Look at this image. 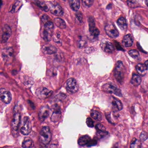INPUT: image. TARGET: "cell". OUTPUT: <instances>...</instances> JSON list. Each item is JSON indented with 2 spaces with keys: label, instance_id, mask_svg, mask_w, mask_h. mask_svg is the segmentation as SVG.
Wrapping results in <instances>:
<instances>
[{
  "label": "cell",
  "instance_id": "cell-1",
  "mask_svg": "<svg viewBox=\"0 0 148 148\" xmlns=\"http://www.w3.org/2000/svg\"><path fill=\"white\" fill-rule=\"evenodd\" d=\"M52 134L48 126H44L41 129L39 136V141L43 146L49 144L51 140Z\"/></svg>",
  "mask_w": 148,
  "mask_h": 148
},
{
  "label": "cell",
  "instance_id": "cell-2",
  "mask_svg": "<svg viewBox=\"0 0 148 148\" xmlns=\"http://www.w3.org/2000/svg\"><path fill=\"white\" fill-rule=\"evenodd\" d=\"M125 67L122 61H118L114 70V76L118 82L122 83L124 78Z\"/></svg>",
  "mask_w": 148,
  "mask_h": 148
},
{
  "label": "cell",
  "instance_id": "cell-3",
  "mask_svg": "<svg viewBox=\"0 0 148 148\" xmlns=\"http://www.w3.org/2000/svg\"><path fill=\"white\" fill-rule=\"evenodd\" d=\"M47 6L51 13L53 15L61 16L64 14L63 8L56 1H49L47 2Z\"/></svg>",
  "mask_w": 148,
  "mask_h": 148
},
{
  "label": "cell",
  "instance_id": "cell-4",
  "mask_svg": "<svg viewBox=\"0 0 148 148\" xmlns=\"http://www.w3.org/2000/svg\"><path fill=\"white\" fill-rule=\"evenodd\" d=\"M102 90L107 93L114 94L119 97H122L121 90L116 86L111 83L105 84L102 87Z\"/></svg>",
  "mask_w": 148,
  "mask_h": 148
},
{
  "label": "cell",
  "instance_id": "cell-5",
  "mask_svg": "<svg viewBox=\"0 0 148 148\" xmlns=\"http://www.w3.org/2000/svg\"><path fill=\"white\" fill-rule=\"evenodd\" d=\"M105 30L108 36L112 38H116L119 35L118 31L112 23H108L105 27Z\"/></svg>",
  "mask_w": 148,
  "mask_h": 148
},
{
  "label": "cell",
  "instance_id": "cell-6",
  "mask_svg": "<svg viewBox=\"0 0 148 148\" xmlns=\"http://www.w3.org/2000/svg\"><path fill=\"white\" fill-rule=\"evenodd\" d=\"M32 131V124L30 119L27 116L24 118L23 120V124L21 129V132L23 135H28L30 134Z\"/></svg>",
  "mask_w": 148,
  "mask_h": 148
},
{
  "label": "cell",
  "instance_id": "cell-7",
  "mask_svg": "<svg viewBox=\"0 0 148 148\" xmlns=\"http://www.w3.org/2000/svg\"><path fill=\"white\" fill-rule=\"evenodd\" d=\"M78 85L77 80L73 78L69 79L66 81V88L67 91L71 93H74L78 90Z\"/></svg>",
  "mask_w": 148,
  "mask_h": 148
},
{
  "label": "cell",
  "instance_id": "cell-8",
  "mask_svg": "<svg viewBox=\"0 0 148 148\" xmlns=\"http://www.w3.org/2000/svg\"><path fill=\"white\" fill-rule=\"evenodd\" d=\"M53 92L45 87H40L38 88L36 91V94L40 99H45L51 96Z\"/></svg>",
  "mask_w": 148,
  "mask_h": 148
},
{
  "label": "cell",
  "instance_id": "cell-9",
  "mask_svg": "<svg viewBox=\"0 0 148 148\" xmlns=\"http://www.w3.org/2000/svg\"><path fill=\"white\" fill-rule=\"evenodd\" d=\"M21 118V116L19 112H15L11 122V127L13 131L16 132L18 131L20 124Z\"/></svg>",
  "mask_w": 148,
  "mask_h": 148
},
{
  "label": "cell",
  "instance_id": "cell-10",
  "mask_svg": "<svg viewBox=\"0 0 148 148\" xmlns=\"http://www.w3.org/2000/svg\"><path fill=\"white\" fill-rule=\"evenodd\" d=\"M0 97L1 101L5 104H9L11 103L12 99V94L9 91L1 88L0 90Z\"/></svg>",
  "mask_w": 148,
  "mask_h": 148
},
{
  "label": "cell",
  "instance_id": "cell-11",
  "mask_svg": "<svg viewBox=\"0 0 148 148\" xmlns=\"http://www.w3.org/2000/svg\"><path fill=\"white\" fill-rule=\"evenodd\" d=\"M89 25V31L92 36L97 37L99 35V31L95 25V21L92 17H90L88 20Z\"/></svg>",
  "mask_w": 148,
  "mask_h": 148
},
{
  "label": "cell",
  "instance_id": "cell-12",
  "mask_svg": "<svg viewBox=\"0 0 148 148\" xmlns=\"http://www.w3.org/2000/svg\"><path fill=\"white\" fill-rule=\"evenodd\" d=\"M100 47L103 51L108 53H112L114 51V47L110 41L103 40L100 44Z\"/></svg>",
  "mask_w": 148,
  "mask_h": 148
},
{
  "label": "cell",
  "instance_id": "cell-13",
  "mask_svg": "<svg viewBox=\"0 0 148 148\" xmlns=\"http://www.w3.org/2000/svg\"><path fill=\"white\" fill-rule=\"evenodd\" d=\"M12 34L11 27L8 25H5L2 29V42L5 43L9 40Z\"/></svg>",
  "mask_w": 148,
  "mask_h": 148
},
{
  "label": "cell",
  "instance_id": "cell-14",
  "mask_svg": "<svg viewBox=\"0 0 148 148\" xmlns=\"http://www.w3.org/2000/svg\"><path fill=\"white\" fill-rule=\"evenodd\" d=\"M49 108L47 106L41 107L38 113V117L41 122H44L49 116Z\"/></svg>",
  "mask_w": 148,
  "mask_h": 148
},
{
  "label": "cell",
  "instance_id": "cell-15",
  "mask_svg": "<svg viewBox=\"0 0 148 148\" xmlns=\"http://www.w3.org/2000/svg\"><path fill=\"white\" fill-rule=\"evenodd\" d=\"M13 53V50L12 47H8L3 49L2 51V56L3 60L6 62L10 60Z\"/></svg>",
  "mask_w": 148,
  "mask_h": 148
},
{
  "label": "cell",
  "instance_id": "cell-16",
  "mask_svg": "<svg viewBox=\"0 0 148 148\" xmlns=\"http://www.w3.org/2000/svg\"><path fill=\"white\" fill-rule=\"evenodd\" d=\"M111 104L113 111H118L121 110L123 109V105L122 102L116 98L112 97Z\"/></svg>",
  "mask_w": 148,
  "mask_h": 148
},
{
  "label": "cell",
  "instance_id": "cell-17",
  "mask_svg": "<svg viewBox=\"0 0 148 148\" xmlns=\"http://www.w3.org/2000/svg\"><path fill=\"white\" fill-rule=\"evenodd\" d=\"M61 113L58 106H54V110L51 116V120L53 122H57L61 118Z\"/></svg>",
  "mask_w": 148,
  "mask_h": 148
},
{
  "label": "cell",
  "instance_id": "cell-18",
  "mask_svg": "<svg viewBox=\"0 0 148 148\" xmlns=\"http://www.w3.org/2000/svg\"><path fill=\"white\" fill-rule=\"evenodd\" d=\"M42 51L45 54L51 55L57 52V49L55 47L51 45H46L42 48Z\"/></svg>",
  "mask_w": 148,
  "mask_h": 148
},
{
  "label": "cell",
  "instance_id": "cell-19",
  "mask_svg": "<svg viewBox=\"0 0 148 148\" xmlns=\"http://www.w3.org/2000/svg\"><path fill=\"white\" fill-rule=\"evenodd\" d=\"M133 41L134 40L131 34H128L124 37L122 44L125 47H130L133 45Z\"/></svg>",
  "mask_w": 148,
  "mask_h": 148
},
{
  "label": "cell",
  "instance_id": "cell-20",
  "mask_svg": "<svg viewBox=\"0 0 148 148\" xmlns=\"http://www.w3.org/2000/svg\"><path fill=\"white\" fill-rule=\"evenodd\" d=\"M91 138L88 135H85L82 136L79 138L78 143L80 146H83L85 145H88L91 141Z\"/></svg>",
  "mask_w": 148,
  "mask_h": 148
},
{
  "label": "cell",
  "instance_id": "cell-21",
  "mask_svg": "<svg viewBox=\"0 0 148 148\" xmlns=\"http://www.w3.org/2000/svg\"><path fill=\"white\" fill-rule=\"evenodd\" d=\"M138 73L141 76H144L147 73L148 69L144 64H138L136 66Z\"/></svg>",
  "mask_w": 148,
  "mask_h": 148
},
{
  "label": "cell",
  "instance_id": "cell-22",
  "mask_svg": "<svg viewBox=\"0 0 148 148\" xmlns=\"http://www.w3.org/2000/svg\"><path fill=\"white\" fill-rule=\"evenodd\" d=\"M34 146V143L31 138L29 137L25 138L22 143V147L23 148H31Z\"/></svg>",
  "mask_w": 148,
  "mask_h": 148
},
{
  "label": "cell",
  "instance_id": "cell-23",
  "mask_svg": "<svg viewBox=\"0 0 148 148\" xmlns=\"http://www.w3.org/2000/svg\"><path fill=\"white\" fill-rule=\"evenodd\" d=\"M118 25L120 27V29L123 31H125L127 29V24L126 20L123 18L121 17L119 18L117 21Z\"/></svg>",
  "mask_w": 148,
  "mask_h": 148
},
{
  "label": "cell",
  "instance_id": "cell-24",
  "mask_svg": "<svg viewBox=\"0 0 148 148\" xmlns=\"http://www.w3.org/2000/svg\"><path fill=\"white\" fill-rule=\"evenodd\" d=\"M69 5L71 8L74 11H77L80 8V2L79 0H70Z\"/></svg>",
  "mask_w": 148,
  "mask_h": 148
},
{
  "label": "cell",
  "instance_id": "cell-25",
  "mask_svg": "<svg viewBox=\"0 0 148 148\" xmlns=\"http://www.w3.org/2000/svg\"><path fill=\"white\" fill-rule=\"evenodd\" d=\"M141 82V78L138 75L133 74L131 80L132 84L135 86H137L140 85Z\"/></svg>",
  "mask_w": 148,
  "mask_h": 148
},
{
  "label": "cell",
  "instance_id": "cell-26",
  "mask_svg": "<svg viewBox=\"0 0 148 148\" xmlns=\"http://www.w3.org/2000/svg\"><path fill=\"white\" fill-rule=\"evenodd\" d=\"M21 5H22V1H14L13 5L12 6L10 12H11L12 13H15L17 12L20 8Z\"/></svg>",
  "mask_w": 148,
  "mask_h": 148
},
{
  "label": "cell",
  "instance_id": "cell-27",
  "mask_svg": "<svg viewBox=\"0 0 148 148\" xmlns=\"http://www.w3.org/2000/svg\"><path fill=\"white\" fill-rule=\"evenodd\" d=\"M56 25L60 29H64L66 28V24L65 21L60 18H56L54 20Z\"/></svg>",
  "mask_w": 148,
  "mask_h": 148
},
{
  "label": "cell",
  "instance_id": "cell-28",
  "mask_svg": "<svg viewBox=\"0 0 148 148\" xmlns=\"http://www.w3.org/2000/svg\"><path fill=\"white\" fill-rule=\"evenodd\" d=\"M91 116L92 117V118L94 119L95 120L97 121H101L102 119V114L101 112L95 110H92L91 111Z\"/></svg>",
  "mask_w": 148,
  "mask_h": 148
},
{
  "label": "cell",
  "instance_id": "cell-29",
  "mask_svg": "<svg viewBox=\"0 0 148 148\" xmlns=\"http://www.w3.org/2000/svg\"><path fill=\"white\" fill-rule=\"evenodd\" d=\"M130 148H141V143L139 140L134 138L132 140Z\"/></svg>",
  "mask_w": 148,
  "mask_h": 148
},
{
  "label": "cell",
  "instance_id": "cell-30",
  "mask_svg": "<svg viewBox=\"0 0 148 148\" xmlns=\"http://www.w3.org/2000/svg\"><path fill=\"white\" fill-rule=\"evenodd\" d=\"M43 37L45 40L47 41H50L51 39L52 31L44 30L43 33Z\"/></svg>",
  "mask_w": 148,
  "mask_h": 148
},
{
  "label": "cell",
  "instance_id": "cell-31",
  "mask_svg": "<svg viewBox=\"0 0 148 148\" xmlns=\"http://www.w3.org/2000/svg\"><path fill=\"white\" fill-rule=\"evenodd\" d=\"M35 4H36L40 8H41L42 10L45 11V12H47L48 10H49L47 5H46V4L44 3V2H42V1H37Z\"/></svg>",
  "mask_w": 148,
  "mask_h": 148
},
{
  "label": "cell",
  "instance_id": "cell-32",
  "mask_svg": "<svg viewBox=\"0 0 148 148\" xmlns=\"http://www.w3.org/2000/svg\"><path fill=\"white\" fill-rule=\"evenodd\" d=\"M129 54L131 57L134 59L138 58L139 57V52L136 50H132L129 51Z\"/></svg>",
  "mask_w": 148,
  "mask_h": 148
},
{
  "label": "cell",
  "instance_id": "cell-33",
  "mask_svg": "<svg viewBox=\"0 0 148 148\" xmlns=\"http://www.w3.org/2000/svg\"><path fill=\"white\" fill-rule=\"evenodd\" d=\"M53 24L51 21H49L48 22L45 24V30H47V31H52V30L53 28Z\"/></svg>",
  "mask_w": 148,
  "mask_h": 148
},
{
  "label": "cell",
  "instance_id": "cell-34",
  "mask_svg": "<svg viewBox=\"0 0 148 148\" xmlns=\"http://www.w3.org/2000/svg\"><path fill=\"white\" fill-rule=\"evenodd\" d=\"M96 129L97 131L107 132L106 129L103 125L98 123L96 125Z\"/></svg>",
  "mask_w": 148,
  "mask_h": 148
},
{
  "label": "cell",
  "instance_id": "cell-35",
  "mask_svg": "<svg viewBox=\"0 0 148 148\" xmlns=\"http://www.w3.org/2000/svg\"><path fill=\"white\" fill-rule=\"evenodd\" d=\"M148 134L147 132L145 131H143L141 132L140 135V139L141 141H145L148 138Z\"/></svg>",
  "mask_w": 148,
  "mask_h": 148
},
{
  "label": "cell",
  "instance_id": "cell-36",
  "mask_svg": "<svg viewBox=\"0 0 148 148\" xmlns=\"http://www.w3.org/2000/svg\"><path fill=\"white\" fill-rule=\"evenodd\" d=\"M86 123L87 126L90 128H92L94 126V122L90 118H87L86 120Z\"/></svg>",
  "mask_w": 148,
  "mask_h": 148
},
{
  "label": "cell",
  "instance_id": "cell-37",
  "mask_svg": "<svg viewBox=\"0 0 148 148\" xmlns=\"http://www.w3.org/2000/svg\"><path fill=\"white\" fill-rule=\"evenodd\" d=\"M83 4L85 6L87 7H90L93 4L94 1H88V0H84V1H83Z\"/></svg>",
  "mask_w": 148,
  "mask_h": 148
},
{
  "label": "cell",
  "instance_id": "cell-38",
  "mask_svg": "<svg viewBox=\"0 0 148 148\" xmlns=\"http://www.w3.org/2000/svg\"><path fill=\"white\" fill-rule=\"evenodd\" d=\"M128 5L131 8H136V7H138L137 1H127Z\"/></svg>",
  "mask_w": 148,
  "mask_h": 148
},
{
  "label": "cell",
  "instance_id": "cell-39",
  "mask_svg": "<svg viewBox=\"0 0 148 148\" xmlns=\"http://www.w3.org/2000/svg\"><path fill=\"white\" fill-rule=\"evenodd\" d=\"M76 18L80 23L83 21V16L80 12H78L76 14Z\"/></svg>",
  "mask_w": 148,
  "mask_h": 148
},
{
  "label": "cell",
  "instance_id": "cell-40",
  "mask_svg": "<svg viewBox=\"0 0 148 148\" xmlns=\"http://www.w3.org/2000/svg\"><path fill=\"white\" fill-rule=\"evenodd\" d=\"M49 17L46 15H43L41 17V20L44 24H46L49 21Z\"/></svg>",
  "mask_w": 148,
  "mask_h": 148
},
{
  "label": "cell",
  "instance_id": "cell-41",
  "mask_svg": "<svg viewBox=\"0 0 148 148\" xmlns=\"http://www.w3.org/2000/svg\"><path fill=\"white\" fill-rule=\"evenodd\" d=\"M58 98L60 100H63L64 99H66V96L63 93H60V94H58Z\"/></svg>",
  "mask_w": 148,
  "mask_h": 148
},
{
  "label": "cell",
  "instance_id": "cell-42",
  "mask_svg": "<svg viewBox=\"0 0 148 148\" xmlns=\"http://www.w3.org/2000/svg\"><path fill=\"white\" fill-rule=\"evenodd\" d=\"M86 42L84 41V40H80L78 42V46L79 48H82V47H84L85 45Z\"/></svg>",
  "mask_w": 148,
  "mask_h": 148
},
{
  "label": "cell",
  "instance_id": "cell-43",
  "mask_svg": "<svg viewBox=\"0 0 148 148\" xmlns=\"http://www.w3.org/2000/svg\"><path fill=\"white\" fill-rule=\"evenodd\" d=\"M97 144V142L96 141V140H92V139L90 143L87 145V147H91V146H94V145H96Z\"/></svg>",
  "mask_w": 148,
  "mask_h": 148
},
{
  "label": "cell",
  "instance_id": "cell-44",
  "mask_svg": "<svg viewBox=\"0 0 148 148\" xmlns=\"http://www.w3.org/2000/svg\"><path fill=\"white\" fill-rule=\"evenodd\" d=\"M145 64L146 66V67H147V69L148 70V60H147V61H145Z\"/></svg>",
  "mask_w": 148,
  "mask_h": 148
},
{
  "label": "cell",
  "instance_id": "cell-45",
  "mask_svg": "<svg viewBox=\"0 0 148 148\" xmlns=\"http://www.w3.org/2000/svg\"><path fill=\"white\" fill-rule=\"evenodd\" d=\"M145 4H146L147 6H148V0H147V1H145Z\"/></svg>",
  "mask_w": 148,
  "mask_h": 148
},
{
  "label": "cell",
  "instance_id": "cell-46",
  "mask_svg": "<svg viewBox=\"0 0 148 148\" xmlns=\"http://www.w3.org/2000/svg\"><path fill=\"white\" fill-rule=\"evenodd\" d=\"M38 148H45V147H43V146H41V147H39Z\"/></svg>",
  "mask_w": 148,
  "mask_h": 148
},
{
  "label": "cell",
  "instance_id": "cell-47",
  "mask_svg": "<svg viewBox=\"0 0 148 148\" xmlns=\"http://www.w3.org/2000/svg\"><path fill=\"white\" fill-rule=\"evenodd\" d=\"M112 148H118V147L117 146H114V147H112Z\"/></svg>",
  "mask_w": 148,
  "mask_h": 148
},
{
  "label": "cell",
  "instance_id": "cell-48",
  "mask_svg": "<svg viewBox=\"0 0 148 148\" xmlns=\"http://www.w3.org/2000/svg\"><path fill=\"white\" fill-rule=\"evenodd\" d=\"M17 148V147H16V148Z\"/></svg>",
  "mask_w": 148,
  "mask_h": 148
}]
</instances>
